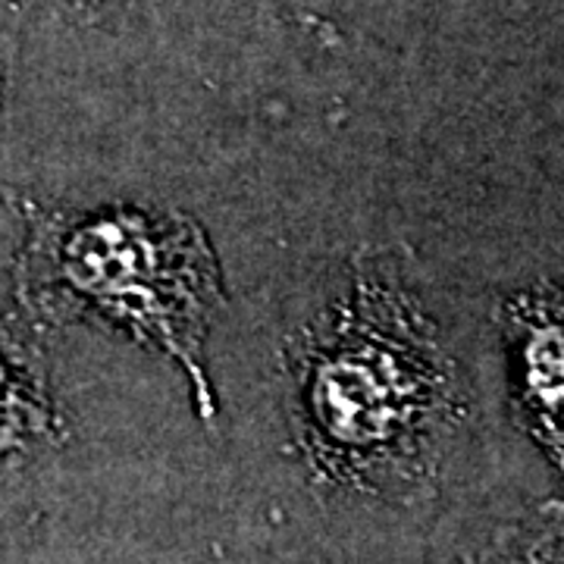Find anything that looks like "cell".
Segmentation results:
<instances>
[{
    "mask_svg": "<svg viewBox=\"0 0 564 564\" xmlns=\"http://www.w3.org/2000/svg\"><path fill=\"white\" fill-rule=\"evenodd\" d=\"M61 270L79 295L154 336L163 351L198 373L195 351L214 273L195 229L141 217L88 223L63 245Z\"/></svg>",
    "mask_w": 564,
    "mask_h": 564,
    "instance_id": "cell-1",
    "label": "cell"
},
{
    "mask_svg": "<svg viewBox=\"0 0 564 564\" xmlns=\"http://www.w3.org/2000/svg\"><path fill=\"white\" fill-rule=\"evenodd\" d=\"M383 329L345 323L311 361L304 386L311 443L336 467L364 470L389 455L411 423L426 380Z\"/></svg>",
    "mask_w": 564,
    "mask_h": 564,
    "instance_id": "cell-2",
    "label": "cell"
}]
</instances>
